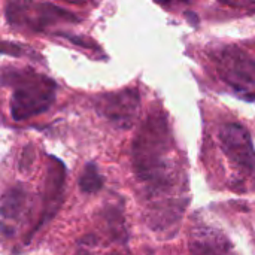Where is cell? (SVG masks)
Wrapping results in <instances>:
<instances>
[{"label":"cell","mask_w":255,"mask_h":255,"mask_svg":"<svg viewBox=\"0 0 255 255\" xmlns=\"http://www.w3.org/2000/svg\"><path fill=\"white\" fill-rule=\"evenodd\" d=\"M131 163L137 179L152 196L166 194L179 185L182 172L169 124L161 114H149L139 128L133 142Z\"/></svg>","instance_id":"obj_1"},{"label":"cell","mask_w":255,"mask_h":255,"mask_svg":"<svg viewBox=\"0 0 255 255\" xmlns=\"http://www.w3.org/2000/svg\"><path fill=\"white\" fill-rule=\"evenodd\" d=\"M3 75L10 76V84L13 87L10 96V115L15 121L28 120L49 109L55 100L57 85L52 79L39 75L36 72H3Z\"/></svg>","instance_id":"obj_2"},{"label":"cell","mask_w":255,"mask_h":255,"mask_svg":"<svg viewBox=\"0 0 255 255\" xmlns=\"http://www.w3.org/2000/svg\"><path fill=\"white\" fill-rule=\"evenodd\" d=\"M220 78L241 97L255 100V60L236 46H224L214 54Z\"/></svg>","instance_id":"obj_3"},{"label":"cell","mask_w":255,"mask_h":255,"mask_svg":"<svg viewBox=\"0 0 255 255\" xmlns=\"http://www.w3.org/2000/svg\"><path fill=\"white\" fill-rule=\"evenodd\" d=\"M220 145L229 161L244 175L255 172V148L250 131L238 123H227L218 133Z\"/></svg>","instance_id":"obj_4"},{"label":"cell","mask_w":255,"mask_h":255,"mask_svg":"<svg viewBox=\"0 0 255 255\" xmlns=\"http://www.w3.org/2000/svg\"><path fill=\"white\" fill-rule=\"evenodd\" d=\"M139 105L140 97L134 88L102 94L96 99L97 112L121 130H127L134 124Z\"/></svg>","instance_id":"obj_5"},{"label":"cell","mask_w":255,"mask_h":255,"mask_svg":"<svg viewBox=\"0 0 255 255\" xmlns=\"http://www.w3.org/2000/svg\"><path fill=\"white\" fill-rule=\"evenodd\" d=\"M6 15L10 22L21 24L33 30H42L43 27L61 19H76L67 10L51 3H10L7 4Z\"/></svg>","instance_id":"obj_6"},{"label":"cell","mask_w":255,"mask_h":255,"mask_svg":"<svg viewBox=\"0 0 255 255\" xmlns=\"http://www.w3.org/2000/svg\"><path fill=\"white\" fill-rule=\"evenodd\" d=\"M230 244L227 238L217 229L197 227L190 236L191 255H227Z\"/></svg>","instance_id":"obj_7"},{"label":"cell","mask_w":255,"mask_h":255,"mask_svg":"<svg viewBox=\"0 0 255 255\" xmlns=\"http://www.w3.org/2000/svg\"><path fill=\"white\" fill-rule=\"evenodd\" d=\"M52 163L54 166H49V172L46 176V193H45V209L42 214V223L40 226L51 218L61 202V196H63V185H64V167L63 164L52 157Z\"/></svg>","instance_id":"obj_8"},{"label":"cell","mask_w":255,"mask_h":255,"mask_svg":"<svg viewBox=\"0 0 255 255\" xmlns=\"http://www.w3.org/2000/svg\"><path fill=\"white\" fill-rule=\"evenodd\" d=\"M27 194L22 188H12L7 190L3 194L1 199V227H3V235L6 236L7 229L13 226L22 214L25 212L27 206Z\"/></svg>","instance_id":"obj_9"},{"label":"cell","mask_w":255,"mask_h":255,"mask_svg":"<svg viewBox=\"0 0 255 255\" xmlns=\"http://www.w3.org/2000/svg\"><path fill=\"white\" fill-rule=\"evenodd\" d=\"M78 184H79V188L82 193L91 194V193L99 191L103 185V179H102V175L99 173L97 166L93 163L87 164L85 169L82 170L81 176H79Z\"/></svg>","instance_id":"obj_10"}]
</instances>
